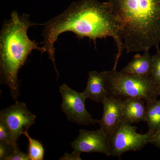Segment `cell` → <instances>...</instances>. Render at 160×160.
<instances>
[{
  "label": "cell",
  "instance_id": "6da1fadb",
  "mask_svg": "<svg viewBox=\"0 0 160 160\" xmlns=\"http://www.w3.org/2000/svg\"><path fill=\"white\" fill-rule=\"evenodd\" d=\"M43 47L49 55L58 76L55 58V43L59 36L71 32L79 39L88 38L94 44L97 39L111 37L117 46L114 67H117L123 50V41L119 26L108 2L80 0L72 3L61 14L44 23Z\"/></svg>",
  "mask_w": 160,
  "mask_h": 160
},
{
  "label": "cell",
  "instance_id": "7a4b0ae2",
  "mask_svg": "<svg viewBox=\"0 0 160 160\" xmlns=\"http://www.w3.org/2000/svg\"><path fill=\"white\" fill-rule=\"evenodd\" d=\"M117 20L126 53L160 43V0H108Z\"/></svg>",
  "mask_w": 160,
  "mask_h": 160
},
{
  "label": "cell",
  "instance_id": "3957f363",
  "mask_svg": "<svg viewBox=\"0 0 160 160\" xmlns=\"http://www.w3.org/2000/svg\"><path fill=\"white\" fill-rule=\"evenodd\" d=\"M41 24L30 22L29 15L12 12L10 19L4 23L0 35V72L1 82L8 86L13 99L19 96L18 73L33 50L46 52L44 47L28 37L29 27Z\"/></svg>",
  "mask_w": 160,
  "mask_h": 160
},
{
  "label": "cell",
  "instance_id": "277c9868",
  "mask_svg": "<svg viewBox=\"0 0 160 160\" xmlns=\"http://www.w3.org/2000/svg\"><path fill=\"white\" fill-rule=\"evenodd\" d=\"M106 87L109 96L122 99L139 98L146 103L159 95L158 86L150 77L125 74L114 68L106 71Z\"/></svg>",
  "mask_w": 160,
  "mask_h": 160
},
{
  "label": "cell",
  "instance_id": "5b68a950",
  "mask_svg": "<svg viewBox=\"0 0 160 160\" xmlns=\"http://www.w3.org/2000/svg\"><path fill=\"white\" fill-rule=\"evenodd\" d=\"M137 128L123 119L117 130L109 139L111 156L121 158L129 151H137L150 143L152 135L148 132L141 134Z\"/></svg>",
  "mask_w": 160,
  "mask_h": 160
},
{
  "label": "cell",
  "instance_id": "8992f818",
  "mask_svg": "<svg viewBox=\"0 0 160 160\" xmlns=\"http://www.w3.org/2000/svg\"><path fill=\"white\" fill-rule=\"evenodd\" d=\"M59 91L62 99L61 109L68 120L84 126L98 123V120L92 118L86 109V98L82 92H78L66 84L60 86Z\"/></svg>",
  "mask_w": 160,
  "mask_h": 160
},
{
  "label": "cell",
  "instance_id": "52a82bcc",
  "mask_svg": "<svg viewBox=\"0 0 160 160\" xmlns=\"http://www.w3.org/2000/svg\"><path fill=\"white\" fill-rule=\"evenodd\" d=\"M36 116L29 111L26 103L16 101L0 112V120L6 124L14 140L19 138L35 122Z\"/></svg>",
  "mask_w": 160,
  "mask_h": 160
},
{
  "label": "cell",
  "instance_id": "ba28073f",
  "mask_svg": "<svg viewBox=\"0 0 160 160\" xmlns=\"http://www.w3.org/2000/svg\"><path fill=\"white\" fill-rule=\"evenodd\" d=\"M70 146L74 150L82 152H99L111 156L109 138L102 129L79 130V134Z\"/></svg>",
  "mask_w": 160,
  "mask_h": 160
},
{
  "label": "cell",
  "instance_id": "9c48e42d",
  "mask_svg": "<svg viewBox=\"0 0 160 160\" xmlns=\"http://www.w3.org/2000/svg\"><path fill=\"white\" fill-rule=\"evenodd\" d=\"M124 99L109 96L103 101V112L98 123L109 139L123 119Z\"/></svg>",
  "mask_w": 160,
  "mask_h": 160
},
{
  "label": "cell",
  "instance_id": "30bf717a",
  "mask_svg": "<svg viewBox=\"0 0 160 160\" xmlns=\"http://www.w3.org/2000/svg\"><path fill=\"white\" fill-rule=\"evenodd\" d=\"M106 71L89 72L86 89L82 92L86 99L95 102H102L109 96L106 87Z\"/></svg>",
  "mask_w": 160,
  "mask_h": 160
},
{
  "label": "cell",
  "instance_id": "8fae6325",
  "mask_svg": "<svg viewBox=\"0 0 160 160\" xmlns=\"http://www.w3.org/2000/svg\"><path fill=\"white\" fill-rule=\"evenodd\" d=\"M152 56L149 50L144 51L142 55H137L120 71L125 74L149 78L152 69Z\"/></svg>",
  "mask_w": 160,
  "mask_h": 160
},
{
  "label": "cell",
  "instance_id": "7c38bea8",
  "mask_svg": "<svg viewBox=\"0 0 160 160\" xmlns=\"http://www.w3.org/2000/svg\"><path fill=\"white\" fill-rule=\"evenodd\" d=\"M124 100V119L131 124L146 122V102L144 100L139 98H131Z\"/></svg>",
  "mask_w": 160,
  "mask_h": 160
},
{
  "label": "cell",
  "instance_id": "4fadbf2b",
  "mask_svg": "<svg viewBox=\"0 0 160 160\" xmlns=\"http://www.w3.org/2000/svg\"><path fill=\"white\" fill-rule=\"evenodd\" d=\"M146 122L148 133L152 135L160 129V100H153L146 103Z\"/></svg>",
  "mask_w": 160,
  "mask_h": 160
},
{
  "label": "cell",
  "instance_id": "5bb4252c",
  "mask_svg": "<svg viewBox=\"0 0 160 160\" xmlns=\"http://www.w3.org/2000/svg\"><path fill=\"white\" fill-rule=\"evenodd\" d=\"M29 141L28 155L30 160H42L45 155V149L42 144L29 136L28 130L23 133Z\"/></svg>",
  "mask_w": 160,
  "mask_h": 160
},
{
  "label": "cell",
  "instance_id": "9a60e30c",
  "mask_svg": "<svg viewBox=\"0 0 160 160\" xmlns=\"http://www.w3.org/2000/svg\"><path fill=\"white\" fill-rule=\"evenodd\" d=\"M157 52L152 56V69L150 78L158 87L160 86V49L158 48Z\"/></svg>",
  "mask_w": 160,
  "mask_h": 160
},
{
  "label": "cell",
  "instance_id": "2e32d148",
  "mask_svg": "<svg viewBox=\"0 0 160 160\" xmlns=\"http://www.w3.org/2000/svg\"><path fill=\"white\" fill-rule=\"evenodd\" d=\"M0 142L12 146H17V142L14 140L10 130L2 121L0 120Z\"/></svg>",
  "mask_w": 160,
  "mask_h": 160
},
{
  "label": "cell",
  "instance_id": "e0dca14e",
  "mask_svg": "<svg viewBox=\"0 0 160 160\" xmlns=\"http://www.w3.org/2000/svg\"><path fill=\"white\" fill-rule=\"evenodd\" d=\"M16 146L0 142V160H7Z\"/></svg>",
  "mask_w": 160,
  "mask_h": 160
},
{
  "label": "cell",
  "instance_id": "ac0fdd59",
  "mask_svg": "<svg viewBox=\"0 0 160 160\" xmlns=\"http://www.w3.org/2000/svg\"><path fill=\"white\" fill-rule=\"evenodd\" d=\"M7 160H30L29 155L21 151L18 146H15L13 151Z\"/></svg>",
  "mask_w": 160,
  "mask_h": 160
},
{
  "label": "cell",
  "instance_id": "d6986e66",
  "mask_svg": "<svg viewBox=\"0 0 160 160\" xmlns=\"http://www.w3.org/2000/svg\"><path fill=\"white\" fill-rule=\"evenodd\" d=\"M80 152H78L74 150L72 153L69 154V153H66L64 155V156L61 158H60V160H80L81 159V155Z\"/></svg>",
  "mask_w": 160,
  "mask_h": 160
},
{
  "label": "cell",
  "instance_id": "ffe728a7",
  "mask_svg": "<svg viewBox=\"0 0 160 160\" xmlns=\"http://www.w3.org/2000/svg\"><path fill=\"white\" fill-rule=\"evenodd\" d=\"M149 143L160 149V129L152 135Z\"/></svg>",
  "mask_w": 160,
  "mask_h": 160
},
{
  "label": "cell",
  "instance_id": "44dd1931",
  "mask_svg": "<svg viewBox=\"0 0 160 160\" xmlns=\"http://www.w3.org/2000/svg\"><path fill=\"white\" fill-rule=\"evenodd\" d=\"M158 89L159 93V95H160V86L159 87H158Z\"/></svg>",
  "mask_w": 160,
  "mask_h": 160
}]
</instances>
